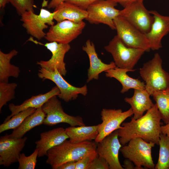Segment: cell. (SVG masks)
<instances>
[{
	"label": "cell",
	"mask_w": 169,
	"mask_h": 169,
	"mask_svg": "<svg viewBox=\"0 0 169 169\" xmlns=\"http://www.w3.org/2000/svg\"><path fill=\"white\" fill-rule=\"evenodd\" d=\"M96 0H64V2L72 3L86 10L90 5Z\"/></svg>",
	"instance_id": "35"
},
{
	"label": "cell",
	"mask_w": 169,
	"mask_h": 169,
	"mask_svg": "<svg viewBox=\"0 0 169 169\" xmlns=\"http://www.w3.org/2000/svg\"><path fill=\"white\" fill-rule=\"evenodd\" d=\"M98 155L86 156L79 160L76 161L75 169H89L93 160Z\"/></svg>",
	"instance_id": "33"
},
{
	"label": "cell",
	"mask_w": 169,
	"mask_h": 169,
	"mask_svg": "<svg viewBox=\"0 0 169 169\" xmlns=\"http://www.w3.org/2000/svg\"><path fill=\"white\" fill-rule=\"evenodd\" d=\"M123 166L124 168L125 169H134L135 167V165L133 162L127 158L124 161Z\"/></svg>",
	"instance_id": "38"
},
{
	"label": "cell",
	"mask_w": 169,
	"mask_h": 169,
	"mask_svg": "<svg viewBox=\"0 0 169 169\" xmlns=\"http://www.w3.org/2000/svg\"><path fill=\"white\" fill-rule=\"evenodd\" d=\"M89 169H110V167L106 160L98 155L93 160Z\"/></svg>",
	"instance_id": "34"
},
{
	"label": "cell",
	"mask_w": 169,
	"mask_h": 169,
	"mask_svg": "<svg viewBox=\"0 0 169 169\" xmlns=\"http://www.w3.org/2000/svg\"><path fill=\"white\" fill-rule=\"evenodd\" d=\"M154 18L149 31L145 34L151 49L157 50L162 47L161 41L169 32V16L162 15L156 10L149 11Z\"/></svg>",
	"instance_id": "17"
},
{
	"label": "cell",
	"mask_w": 169,
	"mask_h": 169,
	"mask_svg": "<svg viewBox=\"0 0 169 169\" xmlns=\"http://www.w3.org/2000/svg\"><path fill=\"white\" fill-rule=\"evenodd\" d=\"M57 96H53L42 106L46 116L44 125L53 126L60 123H67L72 126L85 125L82 118L68 115L64 111Z\"/></svg>",
	"instance_id": "8"
},
{
	"label": "cell",
	"mask_w": 169,
	"mask_h": 169,
	"mask_svg": "<svg viewBox=\"0 0 169 169\" xmlns=\"http://www.w3.org/2000/svg\"><path fill=\"white\" fill-rule=\"evenodd\" d=\"M161 120L166 124L169 121V87L154 91L152 94Z\"/></svg>",
	"instance_id": "27"
},
{
	"label": "cell",
	"mask_w": 169,
	"mask_h": 169,
	"mask_svg": "<svg viewBox=\"0 0 169 169\" xmlns=\"http://www.w3.org/2000/svg\"><path fill=\"white\" fill-rule=\"evenodd\" d=\"M27 138L15 139L6 134L0 138V165L9 167L18 162L20 152L24 148Z\"/></svg>",
	"instance_id": "16"
},
{
	"label": "cell",
	"mask_w": 169,
	"mask_h": 169,
	"mask_svg": "<svg viewBox=\"0 0 169 169\" xmlns=\"http://www.w3.org/2000/svg\"><path fill=\"white\" fill-rule=\"evenodd\" d=\"M162 62L160 55L156 53L140 69V75L145 83V90L151 95L155 91L169 87V73L163 69Z\"/></svg>",
	"instance_id": "3"
},
{
	"label": "cell",
	"mask_w": 169,
	"mask_h": 169,
	"mask_svg": "<svg viewBox=\"0 0 169 169\" xmlns=\"http://www.w3.org/2000/svg\"><path fill=\"white\" fill-rule=\"evenodd\" d=\"M98 125L72 126L65 129L69 140L73 143H79L95 140L98 136Z\"/></svg>",
	"instance_id": "24"
},
{
	"label": "cell",
	"mask_w": 169,
	"mask_h": 169,
	"mask_svg": "<svg viewBox=\"0 0 169 169\" xmlns=\"http://www.w3.org/2000/svg\"><path fill=\"white\" fill-rule=\"evenodd\" d=\"M136 69H129L116 67L105 71V76L107 77L113 78L118 80L121 84L122 88L121 93L123 94L131 89H145V84L138 79H134L130 77L126 74L128 72H133Z\"/></svg>",
	"instance_id": "23"
},
{
	"label": "cell",
	"mask_w": 169,
	"mask_h": 169,
	"mask_svg": "<svg viewBox=\"0 0 169 169\" xmlns=\"http://www.w3.org/2000/svg\"><path fill=\"white\" fill-rule=\"evenodd\" d=\"M100 114L102 122L98 124L99 134L95 140L97 143L115 131L121 128L122 123L133 115V112L131 108L124 112L121 109L104 108Z\"/></svg>",
	"instance_id": "14"
},
{
	"label": "cell",
	"mask_w": 169,
	"mask_h": 169,
	"mask_svg": "<svg viewBox=\"0 0 169 169\" xmlns=\"http://www.w3.org/2000/svg\"><path fill=\"white\" fill-rule=\"evenodd\" d=\"M54 14V11L51 13L42 8L38 15L31 11L25 12L21 15L20 20L23 22L22 26L27 33L40 40L46 35L44 30L48 28L47 24L51 26L54 25L53 20Z\"/></svg>",
	"instance_id": "9"
},
{
	"label": "cell",
	"mask_w": 169,
	"mask_h": 169,
	"mask_svg": "<svg viewBox=\"0 0 169 169\" xmlns=\"http://www.w3.org/2000/svg\"><path fill=\"white\" fill-rule=\"evenodd\" d=\"M159 145V158L155 169H169V137L161 133Z\"/></svg>",
	"instance_id": "28"
},
{
	"label": "cell",
	"mask_w": 169,
	"mask_h": 169,
	"mask_svg": "<svg viewBox=\"0 0 169 169\" xmlns=\"http://www.w3.org/2000/svg\"><path fill=\"white\" fill-rule=\"evenodd\" d=\"M112 55L116 67L133 69L145 51L126 46L116 35L104 47Z\"/></svg>",
	"instance_id": "5"
},
{
	"label": "cell",
	"mask_w": 169,
	"mask_h": 169,
	"mask_svg": "<svg viewBox=\"0 0 169 169\" xmlns=\"http://www.w3.org/2000/svg\"><path fill=\"white\" fill-rule=\"evenodd\" d=\"M161 133L169 137V121L165 125H161Z\"/></svg>",
	"instance_id": "40"
},
{
	"label": "cell",
	"mask_w": 169,
	"mask_h": 169,
	"mask_svg": "<svg viewBox=\"0 0 169 169\" xmlns=\"http://www.w3.org/2000/svg\"><path fill=\"white\" fill-rule=\"evenodd\" d=\"M64 2V0H51L47 5L49 9L55 8L58 5Z\"/></svg>",
	"instance_id": "39"
},
{
	"label": "cell",
	"mask_w": 169,
	"mask_h": 169,
	"mask_svg": "<svg viewBox=\"0 0 169 169\" xmlns=\"http://www.w3.org/2000/svg\"><path fill=\"white\" fill-rule=\"evenodd\" d=\"M161 120L155 104L141 117L135 119L132 117L130 122L122 123L121 128L118 130L120 143L123 146L131 139L139 137L147 142H153L159 145L161 133Z\"/></svg>",
	"instance_id": "1"
},
{
	"label": "cell",
	"mask_w": 169,
	"mask_h": 169,
	"mask_svg": "<svg viewBox=\"0 0 169 169\" xmlns=\"http://www.w3.org/2000/svg\"><path fill=\"white\" fill-rule=\"evenodd\" d=\"M36 109L29 108L14 115L8 120L0 125V133L18 127L28 116L33 113Z\"/></svg>",
	"instance_id": "29"
},
{
	"label": "cell",
	"mask_w": 169,
	"mask_h": 169,
	"mask_svg": "<svg viewBox=\"0 0 169 169\" xmlns=\"http://www.w3.org/2000/svg\"><path fill=\"white\" fill-rule=\"evenodd\" d=\"M36 44L44 46L52 53L51 58L48 60H40L37 61V64L41 67L45 68L50 71H54L57 69L62 75L65 76L67 70L65 68V63L64 58L65 54L71 48L69 44H63L55 42L47 43L45 44L34 40L31 36L28 40Z\"/></svg>",
	"instance_id": "13"
},
{
	"label": "cell",
	"mask_w": 169,
	"mask_h": 169,
	"mask_svg": "<svg viewBox=\"0 0 169 169\" xmlns=\"http://www.w3.org/2000/svg\"><path fill=\"white\" fill-rule=\"evenodd\" d=\"M17 86L15 83L0 82V110L8 101L15 98V90Z\"/></svg>",
	"instance_id": "30"
},
{
	"label": "cell",
	"mask_w": 169,
	"mask_h": 169,
	"mask_svg": "<svg viewBox=\"0 0 169 169\" xmlns=\"http://www.w3.org/2000/svg\"><path fill=\"white\" fill-rule=\"evenodd\" d=\"M18 53L14 49L7 54L0 51V82L7 83L9 77H18L20 71L19 67L10 63L11 59Z\"/></svg>",
	"instance_id": "26"
},
{
	"label": "cell",
	"mask_w": 169,
	"mask_h": 169,
	"mask_svg": "<svg viewBox=\"0 0 169 169\" xmlns=\"http://www.w3.org/2000/svg\"><path fill=\"white\" fill-rule=\"evenodd\" d=\"M9 3L15 8L19 15L26 11L34 12V0H9Z\"/></svg>",
	"instance_id": "32"
},
{
	"label": "cell",
	"mask_w": 169,
	"mask_h": 169,
	"mask_svg": "<svg viewBox=\"0 0 169 169\" xmlns=\"http://www.w3.org/2000/svg\"><path fill=\"white\" fill-rule=\"evenodd\" d=\"M143 0H138L120 10V15L144 34L150 31L154 20L145 7Z\"/></svg>",
	"instance_id": "10"
},
{
	"label": "cell",
	"mask_w": 169,
	"mask_h": 169,
	"mask_svg": "<svg viewBox=\"0 0 169 169\" xmlns=\"http://www.w3.org/2000/svg\"><path fill=\"white\" fill-rule=\"evenodd\" d=\"M38 75L44 80L48 79L54 82L60 90V94L58 96L66 102L76 99L79 94L85 96L87 94L86 85L80 87L73 86L63 78L57 69L54 71H50L41 67Z\"/></svg>",
	"instance_id": "12"
},
{
	"label": "cell",
	"mask_w": 169,
	"mask_h": 169,
	"mask_svg": "<svg viewBox=\"0 0 169 169\" xmlns=\"http://www.w3.org/2000/svg\"><path fill=\"white\" fill-rule=\"evenodd\" d=\"M156 144L147 142L141 138L131 139L127 145L122 146L120 151L123 156L133 162L135 169H154L155 164L151 156V149Z\"/></svg>",
	"instance_id": "4"
},
{
	"label": "cell",
	"mask_w": 169,
	"mask_h": 169,
	"mask_svg": "<svg viewBox=\"0 0 169 169\" xmlns=\"http://www.w3.org/2000/svg\"><path fill=\"white\" fill-rule=\"evenodd\" d=\"M54 9V18L57 22L68 20L79 23L85 19L88 15L86 10L65 2L62 3Z\"/></svg>",
	"instance_id": "21"
},
{
	"label": "cell",
	"mask_w": 169,
	"mask_h": 169,
	"mask_svg": "<svg viewBox=\"0 0 169 169\" xmlns=\"http://www.w3.org/2000/svg\"><path fill=\"white\" fill-rule=\"evenodd\" d=\"M86 25L83 21L76 23L68 20L51 26L44 38L49 42L69 44L82 32Z\"/></svg>",
	"instance_id": "11"
},
{
	"label": "cell",
	"mask_w": 169,
	"mask_h": 169,
	"mask_svg": "<svg viewBox=\"0 0 169 169\" xmlns=\"http://www.w3.org/2000/svg\"><path fill=\"white\" fill-rule=\"evenodd\" d=\"M114 22L117 35L127 46L149 52V43L144 34L129 23L122 16L116 17Z\"/></svg>",
	"instance_id": "6"
},
{
	"label": "cell",
	"mask_w": 169,
	"mask_h": 169,
	"mask_svg": "<svg viewBox=\"0 0 169 169\" xmlns=\"http://www.w3.org/2000/svg\"><path fill=\"white\" fill-rule=\"evenodd\" d=\"M60 93L59 90L56 86L45 94L32 96L20 105L10 104L8 108L11 113L6 118L4 122L8 120L14 115L28 108H34L37 109L42 107L50 98L54 96H58Z\"/></svg>",
	"instance_id": "20"
},
{
	"label": "cell",
	"mask_w": 169,
	"mask_h": 169,
	"mask_svg": "<svg viewBox=\"0 0 169 169\" xmlns=\"http://www.w3.org/2000/svg\"><path fill=\"white\" fill-rule=\"evenodd\" d=\"M46 116L42 107L37 109L33 114L27 117L17 128L14 129L10 137L15 139H20L36 126L43 124Z\"/></svg>",
	"instance_id": "25"
},
{
	"label": "cell",
	"mask_w": 169,
	"mask_h": 169,
	"mask_svg": "<svg viewBox=\"0 0 169 169\" xmlns=\"http://www.w3.org/2000/svg\"><path fill=\"white\" fill-rule=\"evenodd\" d=\"M117 5L110 0H96L87 9L88 15L85 20L91 24L103 23L115 30L114 20L120 15V11L115 8Z\"/></svg>",
	"instance_id": "7"
},
{
	"label": "cell",
	"mask_w": 169,
	"mask_h": 169,
	"mask_svg": "<svg viewBox=\"0 0 169 169\" xmlns=\"http://www.w3.org/2000/svg\"><path fill=\"white\" fill-rule=\"evenodd\" d=\"M131 97H125V101L131 106L133 112V118L137 119L141 117L144 112L152 107L154 104L150 98V94L145 89H134Z\"/></svg>",
	"instance_id": "22"
},
{
	"label": "cell",
	"mask_w": 169,
	"mask_h": 169,
	"mask_svg": "<svg viewBox=\"0 0 169 169\" xmlns=\"http://www.w3.org/2000/svg\"><path fill=\"white\" fill-rule=\"evenodd\" d=\"M38 150L37 149L30 156H27L24 153H20L18 159V169H34L37 162Z\"/></svg>",
	"instance_id": "31"
},
{
	"label": "cell",
	"mask_w": 169,
	"mask_h": 169,
	"mask_svg": "<svg viewBox=\"0 0 169 169\" xmlns=\"http://www.w3.org/2000/svg\"><path fill=\"white\" fill-rule=\"evenodd\" d=\"M118 137L117 130L97 143L96 152L99 156L106 160L110 169H124L119 159V151L122 145Z\"/></svg>",
	"instance_id": "15"
},
{
	"label": "cell",
	"mask_w": 169,
	"mask_h": 169,
	"mask_svg": "<svg viewBox=\"0 0 169 169\" xmlns=\"http://www.w3.org/2000/svg\"><path fill=\"white\" fill-rule=\"evenodd\" d=\"M119 3L124 8L138 0H110Z\"/></svg>",
	"instance_id": "37"
},
{
	"label": "cell",
	"mask_w": 169,
	"mask_h": 169,
	"mask_svg": "<svg viewBox=\"0 0 169 169\" xmlns=\"http://www.w3.org/2000/svg\"><path fill=\"white\" fill-rule=\"evenodd\" d=\"M76 161H70L59 166L57 169H75Z\"/></svg>",
	"instance_id": "36"
},
{
	"label": "cell",
	"mask_w": 169,
	"mask_h": 169,
	"mask_svg": "<svg viewBox=\"0 0 169 169\" xmlns=\"http://www.w3.org/2000/svg\"><path fill=\"white\" fill-rule=\"evenodd\" d=\"M9 3V0H0V8L3 9L6 5Z\"/></svg>",
	"instance_id": "41"
},
{
	"label": "cell",
	"mask_w": 169,
	"mask_h": 169,
	"mask_svg": "<svg viewBox=\"0 0 169 169\" xmlns=\"http://www.w3.org/2000/svg\"><path fill=\"white\" fill-rule=\"evenodd\" d=\"M68 138L65 129L63 127H58L41 133L40 139L35 142L36 148L38 150V157L46 156L49 150Z\"/></svg>",
	"instance_id": "18"
},
{
	"label": "cell",
	"mask_w": 169,
	"mask_h": 169,
	"mask_svg": "<svg viewBox=\"0 0 169 169\" xmlns=\"http://www.w3.org/2000/svg\"><path fill=\"white\" fill-rule=\"evenodd\" d=\"M97 143L86 141L73 143L66 140L48 151L46 163L53 169H57L63 164L70 161H77L86 156L98 155Z\"/></svg>",
	"instance_id": "2"
},
{
	"label": "cell",
	"mask_w": 169,
	"mask_h": 169,
	"mask_svg": "<svg viewBox=\"0 0 169 169\" xmlns=\"http://www.w3.org/2000/svg\"><path fill=\"white\" fill-rule=\"evenodd\" d=\"M82 49L87 54L90 61L87 83L93 79L98 80L100 73L116 67L114 62L106 64L102 61L98 56L94 44L90 39L86 41L85 45L82 47Z\"/></svg>",
	"instance_id": "19"
}]
</instances>
